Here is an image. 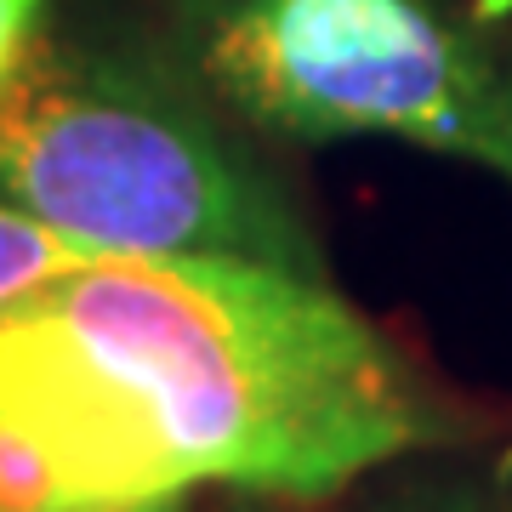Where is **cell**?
I'll use <instances>...</instances> for the list:
<instances>
[{
  "instance_id": "cell-7",
  "label": "cell",
  "mask_w": 512,
  "mask_h": 512,
  "mask_svg": "<svg viewBox=\"0 0 512 512\" xmlns=\"http://www.w3.org/2000/svg\"><path fill=\"white\" fill-rule=\"evenodd\" d=\"M194 512H313V507H291V501H268V495H234V490H222V501L194 507Z\"/></svg>"
},
{
  "instance_id": "cell-3",
  "label": "cell",
  "mask_w": 512,
  "mask_h": 512,
  "mask_svg": "<svg viewBox=\"0 0 512 512\" xmlns=\"http://www.w3.org/2000/svg\"><path fill=\"white\" fill-rule=\"evenodd\" d=\"M194 80L285 143L393 137L512 188V46L439 0H165Z\"/></svg>"
},
{
  "instance_id": "cell-8",
  "label": "cell",
  "mask_w": 512,
  "mask_h": 512,
  "mask_svg": "<svg viewBox=\"0 0 512 512\" xmlns=\"http://www.w3.org/2000/svg\"><path fill=\"white\" fill-rule=\"evenodd\" d=\"M473 18H484V23H512V0H473Z\"/></svg>"
},
{
  "instance_id": "cell-2",
  "label": "cell",
  "mask_w": 512,
  "mask_h": 512,
  "mask_svg": "<svg viewBox=\"0 0 512 512\" xmlns=\"http://www.w3.org/2000/svg\"><path fill=\"white\" fill-rule=\"evenodd\" d=\"M0 200L103 256L325 274L302 200L171 46L46 29L0 103Z\"/></svg>"
},
{
  "instance_id": "cell-4",
  "label": "cell",
  "mask_w": 512,
  "mask_h": 512,
  "mask_svg": "<svg viewBox=\"0 0 512 512\" xmlns=\"http://www.w3.org/2000/svg\"><path fill=\"white\" fill-rule=\"evenodd\" d=\"M461 450H427L387 467L365 512H512V456L467 461Z\"/></svg>"
},
{
  "instance_id": "cell-6",
  "label": "cell",
  "mask_w": 512,
  "mask_h": 512,
  "mask_svg": "<svg viewBox=\"0 0 512 512\" xmlns=\"http://www.w3.org/2000/svg\"><path fill=\"white\" fill-rule=\"evenodd\" d=\"M52 29V0H0V103Z\"/></svg>"
},
{
  "instance_id": "cell-5",
  "label": "cell",
  "mask_w": 512,
  "mask_h": 512,
  "mask_svg": "<svg viewBox=\"0 0 512 512\" xmlns=\"http://www.w3.org/2000/svg\"><path fill=\"white\" fill-rule=\"evenodd\" d=\"M92 262H103V251L57 234L52 222H40V217L0 200V313L12 308V302H23V296L57 285V279L92 268Z\"/></svg>"
},
{
  "instance_id": "cell-1",
  "label": "cell",
  "mask_w": 512,
  "mask_h": 512,
  "mask_svg": "<svg viewBox=\"0 0 512 512\" xmlns=\"http://www.w3.org/2000/svg\"><path fill=\"white\" fill-rule=\"evenodd\" d=\"M0 427L92 512L200 490L325 507L484 433L330 274L251 256H103L12 302Z\"/></svg>"
}]
</instances>
